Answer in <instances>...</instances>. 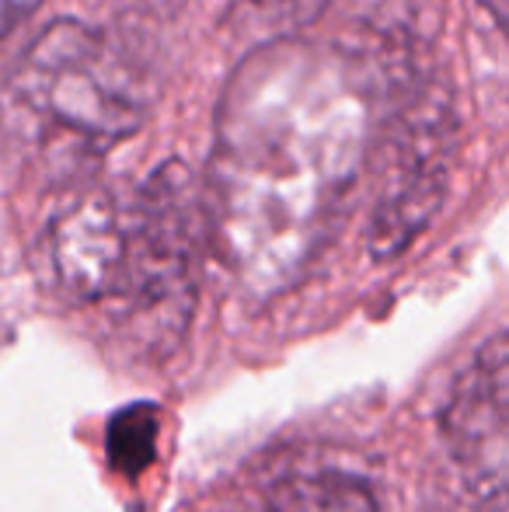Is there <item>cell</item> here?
Listing matches in <instances>:
<instances>
[{"label": "cell", "instance_id": "obj_1", "mask_svg": "<svg viewBox=\"0 0 509 512\" xmlns=\"http://www.w3.org/2000/svg\"><path fill=\"white\" fill-rule=\"evenodd\" d=\"M374 108V70L318 42L258 49L227 84L206 244L252 293L283 290L328 241L370 150Z\"/></svg>", "mask_w": 509, "mask_h": 512}, {"label": "cell", "instance_id": "obj_2", "mask_svg": "<svg viewBox=\"0 0 509 512\" xmlns=\"http://www.w3.org/2000/svg\"><path fill=\"white\" fill-rule=\"evenodd\" d=\"M147 108V81L109 35L53 21L7 77L0 122L21 157L70 175L133 136Z\"/></svg>", "mask_w": 509, "mask_h": 512}, {"label": "cell", "instance_id": "obj_5", "mask_svg": "<svg viewBox=\"0 0 509 512\" xmlns=\"http://www.w3.org/2000/svg\"><path fill=\"white\" fill-rule=\"evenodd\" d=\"M443 192H447V178H443L440 164H433L429 157H419L412 168L394 175L384 199L377 203L374 223H370V255L394 258L398 251H405L415 241V234L433 220V213L443 203Z\"/></svg>", "mask_w": 509, "mask_h": 512}, {"label": "cell", "instance_id": "obj_4", "mask_svg": "<svg viewBox=\"0 0 509 512\" xmlns=\"http://www.w3.org/2000/svg\"><path fill=\"white\" fill-rule=\"evenodd\" d=\"M133 199L91 192L49 230V269L77 300H116L133 262Z\"/></svg>", "mask_w": 509, "mask_h": 512}, {"label": "cell", "instance_id": "obj_8", "mask_svg": "<svg viewBox=\"0 0 509 512\" xmlns=\"http://www.w3.org/2000/svg\"><path fill=\"white\" fill-rule=\"evenodd\" d=\"M39 7L42 0H0V39L7 32H14L25 18H32Z\"/></svg>", "mask_w": 509, "mask_h": 512}, {"label": "cell", "instance_id": "obj_3", "mask_svg": "<svg viewBox=\"0 0 509 512\" xmlns=\"http://www.w3.org/2000/svg\"><path fill=\"white\" fill-rule=\"evenodd\" d=\"M506 384V338L499 331L461 373L443 411L450 457L471 492L496 509L506 495Z\"/></svg>", "mask_w": 509, "mask_h": 512}, {"label": "cell", "instance_id": "obj_6", "mask_svg": "<svg viewBox=\"0 0 509 512\" xmlns=\"http://www.w3.org/2000/svg\"><path fill=\"white\" fill-rule=\"evenodd\" d=\"M269 512H381L377 495L346 471H297L272 485Z\"/></svg>", "mask_w": 509, "mask_h": 512}, {"label": "cell", "instance_id": "obj_7", "mask_svg": "<svg viewBox=\"0 0 509 512\" xmlns=\"http://www.w3.org/2000/svg\"><path fill=\"white\" fill-rule=\"evenodd\" d=\"M157 422L150 405H133L109 425V457L119 471H140L154 457Z\"/></svg>", "mask_w": 509, "mask_h": 512}]
</instances>
